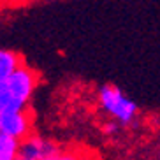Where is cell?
<instances>
[{"label": "cell", "mask_w": 160, "mask_h": 160, "mask_svg": "<svg viewBox=\"0 0 160 160\" xmlns=\"http://www.w3.org/2000/svg\"><path fill=\"white\" fill-rule=\"evenodd\" d=\"M118 130H120V125H118L116 122H109L108 125L104 127V132H106V134H109V136H111V134H116Z\"/></svg>", "instance_id": "9c48e42d"}, {"label": "cell", "mask_w": 160, "mask_h": 160, "mask_svg": "<svg viewBox=\"0 0 160 160\" xmlns=\"http://www.w3.org/2000/svg\"><path fill=\"white\" fill-rule=\"evenodd\" d=\"M21 63H25V62L19 53L0 48V83H4Z\"/></svg>", "instance_id": "5b68a950"}, {"label": "cell", "mask_w": 160, "mask_h": 160, "mask_svg": "<svg viewBox=\"0 0 160 160\" xmlns=\"http://www.w3.org/2000/svg\"><path fill=\"white\" fill-rule=\"evenodd\" d=\"M7 108H9V99H7V93H5L4 83H0V113L7 111Z\"/></svg>", "instance_id": "ba28073f"}, {"label": "cell", "mask_w": 160, "mask_h": 160, "mask_svg": "<svg viewBox=\"0 0 160 160\" xmlns=\"http://www.w3.org/2000/svg\"><path fill=\"white\" fill-rule=\"evenodd\" d=\"M99 104L100 109L120 127L132 123L139 113L137 104L114 85H104L99 88Z\"/></svg>", "instance_id": "7a4b0ae2"}, {"label": "cell", "mask_w": 160, "mask_h": 160, "mask_svg": "<svg viewBox=\"0 0 160 160\" xmlns=\"http://www.w3.org/2000/svg\"><path fill=\"white\" fill-rule=\"evenodd\" d=\"M0 160H18V141L0 136Z\"/></svg>", "instance_id": "8992f818"}, {"label": "cell", "mask_w": 160, "mask_h": 160, "mask_svg": "<svg viewBox=\"0 0 160 160\" xmlns=\"http://www.w3.org/2000/svg\"><path fill=\"white\" fill-rule=\"evenodd\" d=\"M39 85V74L35 69H32L27 63L16 69L12 74L4 81V88L9 99V108L7 111H21L28 108L35 90Z\"/></svg>", "instance_id": "6da1fadb"}, {"label": "cell", "mask_w": 160, "mask_h": 160, "mask_svg": "<svg viewBox=\"0 0 160 160\" xmlns=\"http://www.w3.org/2000/svg\"><path fill=\"white\" fill-rule=\"evenodd\" d=\"M49 160H88V155L86 153H83V151H62L58 150L57 155H53Z\"/></svg>", "instance_id": "52a82bcc"}, {"label": "cell", "mask_w": 160, "mask_h": 160, "mask_svg": "<svg viewBox=\"0 0 160 160\" xmlns=\"http://www.w3.org/2000/svg\"><path fill=\"white\" fill-rule=\"evenodd\" d=\"M57 153V142L39 134H30L18 142V160H49Z\"/></svg>", "instance_id": "277c9868"}, {"label": "cell", "mask_w": 160, "mask_h": 160, "mask_svg": "<svg viewBox=\"0 0 160 160\" xmlns=\"http://www.w3.org/2000/svg\"><path fill=\"white\" fill-rule=\"evenodd\" d=\"M33 122L28 109L21 111H2L0 113V136L12 141H23L32 134Z\"/></svg>", "instance_id": "3957f363"}]
</instances>
